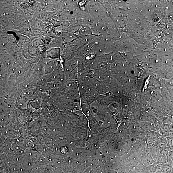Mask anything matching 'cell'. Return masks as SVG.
I'll return each instance as SVG.
<instances>
[{
    "mask_svg": "<svg viewBox=\"0 0 173 173\" xmlns=\"http://www.w3.org/2000/svg\"><path fill=\"white\" fill-rule=\"evenodd\" d=\"M157 145L160 151L167 147L168 139L167 138L160 137L156 141Z\"/></svg>",
    "mask_w": 173,
    "mask_h": 173,
    "instance_id": "obj_1",
    "label": "cell"
},
{
    "mask_svg": "<svg viewBox=\"0 0 173 173\" xmlns=\"http://www.w3.org/2000/svg\"><path fill=\"white\" fill-rule=\"evenodd\" d=\"M170 126L168 124L165 125L162 128L160 133L161 136L168 138L169 131Z\"/></svg>",
    "mask_w": 173,
    "mask_h": 173,
    "instance_id": "obj_2",
    "label": "cell"
},
{
    "mask_svg": "<svg viewBox=\"0 0 173 173\" xmlns=\"http://www.w3.org/2000/svg\"><path fill=\"white\" fill-rule=\"evenodd\" d=\"M159 134L157 132H149L148 135V138L149 140L150 141H156L160 137Z\"/></svg>",
    "mask_w": 173,
    "mask_h": 173,
    "instance_id": "obj_3",
    "label": "cell"
},
{
    "mask_svg": "<svg viewBox=\"0 0 173 173\" xmlns=\"http://www.w3.org/2000/svg\"><path fill=\"white\" fill-rule=\"evenodd\" d=\"M157 166L156 163H153L147 166L145 169L146 173H156Z\"/></svg>",
    "mask_w": 173,
    "mask_h": 173,
    "instance_id": "obj_4",
    "label": "cell"
},
{
    "mask_svg": "<svg viewBox=\"0 0 173 173\" xmlns=\"http://www.w3.org/2000/svg\"><path fill=\"white\" fill-rule=\"evenodd\" d=\"M157 164H166L167 163V157L160 155L157 159Z\"/></svg>",
    "mask_w": 173,
    "mask_h": 173,
    "instance_id": "obj_5",
    "label": "cell"
},
{
    "mask_svg": "<svg viewBox=\"0 0 173 173\" xmlns=\"http://www.w3.org/2000/svg\"><path fill=\"white\" fill-rule=\"evenodd\" d=\"M172 169V166L169 164L166 163L165 164L162 173H170Z\"/></svg>",
    "mask_w": 173,
    "mask_h": 173,
    "instance_id": "obj_6",
    "label": "cell"
},
{
    "mask_svg": "<svg viewBox=\"0 0 173 173\" xmlns=\"http://www.w3.org/2000/svg\"><path fill=\"white\" fill-rule=\"evenodd\" d=\"M171 151L167 147H166L160 151V154L163 156L167 157Z\"/></svg>",
    "mask_w": 173,
    "mask_h": 173,
    "instance_id": "obj_7",
    "label": "cell"
},
{
    "mask_svg": "<svg viewBox=\"0 0 173 173\" xmlns=\"http://www.w3.org/2000/svg\"><path fill=\"white\" fill-rule=\"evenodd\" d=\"M167 138L168 143L167 147L169 148L171 151H173V138Z\"/></svg>",
    "mask_w": 173,
    "mask_h": 173,
    "instance_id": "obj_8",
    "label": "cell"
},
{
    "mask_svg": "<svg viewBox=\"0 0 173 173\" xmlns=\"http://www.w3.org/2000/svg\"><path fill=\"white\" fill-rule=\"evenodd\" d=\"M164 166L165 164H157L156 167V173H162L163 168H164Z\"/></svg>",
    "mask_w": 173,
    "mask_h": 173,
    "instance_id": "obj_9",
    "label": "cell"
},
{
    "mask_svg": "<svg viewBox=\"0 0 173 173\" xmlns=\"http://www.w3.org/2000/svg\"><path fill=\"white\" fill-rule=\"evenodd\" d=\"M156 62H158V61L157 60V61H156Z\"/></svg>",
    "mask_w": 173,
    "mask_h": 173,
    "instance_id": "obj_10",
    "label": "cell"
},
{
    "mask_svg": "<svg viewBox=\"0 0 173 173\" xmlns=\"http://www.w3.org/2000/svg\"><path fill=\"white\" fill-rule=\"evenodd\" d=\"M157 5H156V7H157Z\"/></svg>",
    "mask_w": 173,
    "mask_h": 173,
    "instance_id": "obj_11",
    "label": "cell"
},
{
    "mask_svg": "<svg viewBox=\"0 0 173 173\" xmlns=\"http://www.w3.org/2000/svg\"><path fill=\"white\" fill-rule=\"evenodd\" d=\"M125 47H126V48H127V47L126 46H125Z\"/></svg>",
    "mask_w": 173,
    "mask_h": 173,
    "instance_id": "obj_12",
    "label": "cell"
},
{
    "mask_svg": "<svg viewBox=\"0 0 173 173\" xmlns=\"http://www.w3.org/2000/svg\"><path fill=\"white\" fill-rule=\"evenodd\" d=\"M140 12H142V11H140Z\"/></svg>",
    "mask_w": 173,
    "mask_h": 173,
    "instance_id": "obj_13",
    "label": "cell"
},
{
    "mask_svg": "<svg viewBox=\"0 0 173 173\" xmlns=\"http://www.w3.org/2000/svg\"><path fill=\"white\" fill-rule=\"evenodd\" d=\"M149 11H150V10H149Z\"/></svg>",
    "mask_w": 173,
    "mask_h": 173,
    "instance_id": "obj_14",
    "label": "cell"
}]
</instances>
